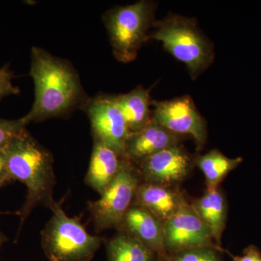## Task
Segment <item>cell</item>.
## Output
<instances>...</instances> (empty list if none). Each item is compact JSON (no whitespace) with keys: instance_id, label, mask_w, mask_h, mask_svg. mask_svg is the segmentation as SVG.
I'll return each instance as SVG.
<instances>
[{"instance_id":"cell-1","label":"cell","mask_w":261,"mask_h":261,"mask_svg":"<svg viewBox=\"0 0 261 261\" xmlns=\"http://www.w3.org/2000/svg\"><path fill=\"white\" fill-rule=\"evenodd\" d=\"M29 75L34 82V100L23 117L27 124L67 116L83 108L88 99L73 65L42 48H32Z\"/></svg>"},{"instance_id":"cell-2","label":"cell","mask_w":261,"mask_h":261,"mask_svg":"<svg viewBox=\"0 0 261 261\" xmlns=\"http://www.w3.org/2000/svg\"><path fill=\"white\" fill-rule=\"evenodd\" d=\"M4 150L12 181L18 180L27 188V198L19 212L21 226L36 207L50 208L54 204L56 176L53 154L27 129L10 141Z\"/></svg>"},{"instance_id":"cell-3","label":"cell","mask_w":261,"mask_h":261,"mask_svg":"<svg viewBox=\"0 0 261 261\" xmlns=\"http://www.w3.org/2000/svg\"><path fill=\"white\" fill-rule=\"evenodd\" d=\"M150 39L162 43L173 58L186 65L192 80H197L214 63V44L195 19L170 13L155 20Z\"/></svg>"},{"instance_id":"cell-4","label":"cell","mask_w":261,"mask_h":261,"mask_svg":"<svg viewBox=\"0 0 261 261\" xmlns=\"http://www.w3.org/2000/svg\"><path fill=\"white\" fill-rule=\"evenodd\" d=\"M157 3L141 0L133 4L116 6L103 15L113 53L117 61H135L142 45L150 39Z\"/></svg>"},{"instance_id":"cell-5","label":"cell","mask_w":261,"mask_h":261,"mask_svg":"<svg viewBox=\"0 0 261 261\" xmlns=\"http://www.w3.org/2000/svg\"><path fill=\"white\" fill-rule=\"evenodd\" d=\"M53 216L42 232V245L49 261H90L102 239L87 232L76 218L67 216L62 202L50 207Z\"/></svg>"},{"instance_id":"cell-6","label":"cell","mask_w":261,"mask_h":261,"mask_svg":"<svg viewBox=\"0 0 261 261\" xmlns=\"http://www.w3.org/2000/svg\"><path fill=\"white\" fill-rule=\"evenodd\" d=\"M139 186L138 176L128 160L124 159L119 172L99 200L89 202L97 231L121 224L127 211L132 207Z\"/></svg>"},{"instance_id":"cell-7","label":"cell","mask_w":261,"mask_h":261,"mask_svg":"<svg viewBox=\"0 0 261 261\" xmlns=\"http://www.w3.org/2000/svg\"><path fill=\"white\" fill-rule=\"evenodd\" d=\"M82 109L90 121L94 140L100 141L124 158L126 142L132 133L116 96L102 94L88 98Z\"/></svg>"},{"instance_id":"cell-8","label":"cell","mask_w":261,"mask_h":261,"mask_svg":"<svg viewBox=\"0 0 261 261\" xmlns=\"http://www.w3.org/2000/svg\"><path fill=\"white\" fill-rule=\"evenodd\" d=\"M152 120L175 135H189L201 147L207 139L203 119L189 96L165 101H152Z\"/></svg>"},{"instance_id":"cell-9","label":"cell","mask_w":261,"mask_h":261,"mask_svg":"<svg viewBox=\"0 0 261 261\" xmlns=\"http://www.w3.org/2000/svg\"><path fill=\"white\" fill-rule=\"evenodd\" d=\"M163 228L165 248L174 253L197 247L215 248L210 228L186 202L163 224Z\"/></svg>"},{"instance_id":"cell-10","label":"cell","mask_w":261,"mask_h":261,"mask_svg":"<svg viewBox=\"0 0 261 261\" xmlns=\"http://www.w3.org/2000/svg\"><path fill=\"white\" fill-rule=\"evenodd\" d=\"M140 163L142 174L147 183L168 186L186 177L191 166V159L178 144L163 149Z\"/></svg>"},{"instance_id":"cell-11","label":"cell","mask_w":261,"mask_h":261,"mask_svg":"<svg viewBox=\"0 0 261 261\" xmlns=\"http://www.w3.org/2000/svg\"><path fill=\"white\" fill-rule=\"evenodd\" d=\"M178 144L177 135L152 120L143 128L130 135L126 142L124 158L129 161L142 162L160 151Z\"/></svg>"},{"instance_id":"cell-12","label":"cell","mask_w":261,"mask_h":261,"mask_svg":"<svg viewBox=\"0 0 261 261\" xmlns=\"http://www.w3.org/2000/svg\"><path fill=\"white\" fill-rule=\"evenodd\" d=\"M121 224L124 225L130 235L155 253H162L166 250L163 223L145 207L132 206Z\"/></svg>"},{"instance_id":"cell-13","label":"cell","mask_w":261,"mask_h":261,"mask_svg":"<svg viewBox=\"0 0 261 261\" xmlns=\"http://www.w3.org/2000/svg\"><path fill=\"white\" fill-rule=\"evenodd\" d=\"M124 159L109 146L94 140L86 183L101 195L119 172Z\"/></svg>"},{"instance_id":"cell-14","label":"cell","mask_w":261,"mask_h":261,"mask_svg":"<svg viewBox=\"0 0 261 261\" xmlns=\"http://www.w3.org/2000/svg\"><path fill=\"white\" fill-rule=\"evenodd\" d=\"M137 205L145 207L164 224L176 214L185 201L168 186L146 183L137 189Z\"/></svg>"},{"instance_id":"cell-15","label":"cell","mask_w":261,"mask_h":261,"mask_svg":"<svg viewBox=\"0 0 261 261\" xmlns=\"http://www.w3.org/2000/svg\"><path fill=\"white\" fill-rule=\"evenodd\" d=\"M116 97L132 133L139 132L152 121V100L148 89L138 86L128 93Z\"/></svg>"},{"instance_id":"cell-16","label":"cell","mask_w":261,"mask_h":261,"mask_svg":"<svg viewBox=\"0 0 261 261\" xmlns=\"http://www.w3.org/2000/svg\"><path fill=\"white\" fill-rule=\"evenodd\" d=\"M193 207L210 228L214 241L220 244L226 220V205L224 195L218 187L207 188L205 195L195 201Z\"/></svg>"},{"instance_id":"cell-17","label":"cell","mask_w":261,"mask_h":261,"mask_svg":"<svg viewBox=\"0 0 261 261\" xmlns=\"http://www.w3.org/2000/svg\"><path fill=\"white\" fill-rule=\"evenodd\" d=\"M108 261H154L155 252L130 234L117 235L108 242Z\"/></svg>"},{"instance_id":"cell-18","label":"cell","mask_w":261,"mask_h":261,"mask_svg":"<svg viewBox=\"0 0 261 261\" xmlns=\"http://www.w3.org/2000/svg\"><path fill=\"white\" fill-rule=\"evenodd\" d=\"M243 161L242 158L229 159L217 149H213L199 157L197 165L205 176L207 188H214Z\"/></svg>"},{"instance_id":"cell-19","label":"cell","mask_w":261,"mask_h":261,"mask_svg":"<svg viewBox=\"0 0 261 261\" xmlns=\"http://www.w3.org/2000/svg\"><path fill=\"white\" fill-rule=\"evenodd\" d=\"M171 261H221L213 247H197L175 253Z\"/></svg>"},{"instance_id":"cell-20","label":"cell","mask_w":261,"mask_h":261,"mask_svg":"<svg viewBox=\"0 0 261 261\" xmlns=\"http://www.w3.org/2000/svg\"><path fill=\"white\" fill-rule=\"evenodd\" d=\"M27 125L23 117L16 120L0 118V149L3 148L15 137L27 129Z\"/></svg>"},{"instance_id":"cell-21","label":"cell","mask_w":261,"mask_h":261,"mask_svg":"<svg viewBox=\"0 0 261 261\" xmlns=\"http://www.w3.org/2000/svg\"><path fill=\"white\" fill-rule=\"evenodd\" d=\"M14 78V73L10 69V64L0 68V100L8 96L20 94V89L13 84Z\"/></svg>"},{"instance_id":"cell-22","label":"cell","mask_w":261,"mask_h":261,"mask_svg":"<svg viewBox=\"0 0 261 261\" xmlns=\"http://www.w3.org/2000/svg\"><path fill=\"white\" fill-rule=\"evenodd\" d=\"M231 257L233 261H261V252L257 247L250 245L244 250L243 255Z\"/></svg>"},{"instance_id":"cell-23","label":"cell","mask_w":261,"mask_h":261,"mask_svg":"<svg viewBox=\"0 0 261 261\" xmlns=\"http://www.w3.org/2000/svg\"><path fill=\"white\" fill-rule=\"evenodd\" d=\"M4 147L0 149V188L7 184L13 181L8 174Z\"/></svg>"},{"instance_id":"cell-24","label":"cell","mask_w":261,"mask_h":261,"mask_svg":"<svg viewBox=\"0 0 261 261\" xmlns=\"http://www.w3.org/2000/svg\"><path fill=\"white\" fill-rule=\"evenodd\" d=\"M5 240V237L0 233V247H1L2 244L4 243Z\"/></svg>"}]
</instances>
